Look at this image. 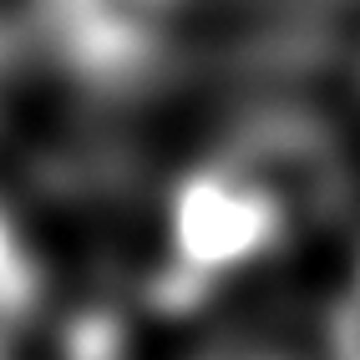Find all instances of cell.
I'll return each instance as SVG.
<instances>
[{"label": "cell", "mask_w": 360, "mask_h": 360, "mask_svg": "<svg viewBox=\"0 0 360 360\" xmlns=\"http://www.w3.org/2000/svg\"><path fill=\"white\" fill-rule=\"evenodd\" d=\"M320 360H360V244L330 290L320 325Z\"/></svg>", "instance_id": "3"}, {"label": "cell", "mask_w": 360, "mask_h": 360, "mask_svg": "<svg viewBox=\"0 0 360 360\" xmlns=\"http://www.w3.org/2000/svg\"><path fill=\"white\" fill-rule=\"evenodd\" d=\"M51 304L46 300V254L41 238L6 193H0V335L26 325Z\"/></svg>", "instance_id": "2"}, {"label": "cell", "mask_w": 360, "mask_h": 360, "mask_svg": "<svg viewBox=\"0 0 360 360\" xmlns=\"http://www.w3.org/2000/svg\"><path fill=\"white\" fill-rule=\"evenodd\" d=\"M193 360H304L300 350L279 345V340H254V335H238V340H213L203 345Z\"/></svg>", "instance_id": "4"}, {"label": "cell", "mask_w": 360, "mask_h": 360, "mask_svg": "<svg viewBox=\"0 0 360 360\" xmlns=\"http://www.w3.org/2000/svg\"><path fill=\"white\" fill-rule=\"evenodd\" d=\"M345 203L350 162L315 112H249L162 178L142 274L148 295L167 315L208 309L284 269Z\"/></svg>", "instance_id": "1"}]
</instances>
